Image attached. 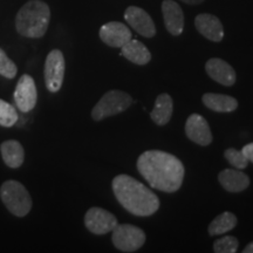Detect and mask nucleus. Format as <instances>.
Returning <instances> with one entry per match:
<instances>
[{"label": "nucleus", "mask_w": 253, "mask_h": 253, "mask_svg": "<svg viewBox=\"0 0 253 253\" xmlns=\"http://www.w3.org/2000/svg\"><path fill=\"white\" fill-rule=\"evenodd\" d=\"M137 170L151 188L164 192H176L184 179L183 163L166 151H145L138 157Z\"/></svg>", "instance_id": "obj_1"}, {"label": "nucleus", "mask_w": 253, "mask_h": 253, "mask_svg": "<svg viewBox=\"0 0 253 253\" xmlns=\"http://www.w3.org/2000/svg\"><path fill=\"white\" fill-rule=\"evenodd\" d=\"M112 184L114 195L119 203L135 216H151L160 208V199L157 196L143 183L130 176H116Z\"/></svg>", "instance_id": "obj_2"}, {"label": "nucleus", "mask_w": 253, "mask_h": 253, "mask_svg": "<svg viewBox=\"0 0 253 253\" xmlns=\"http://www.w3.org/2000/svg\"><path fill=\"white\" fill-rule=\"evenodd\" d=\"M50 20V9L41 0H31L19 9L15 27L21 36L41 38L45 36Z\"/></svg>", "instance_id": "obj_3"}, {"label": "nucleus", "mask_w": 253, "mask_h": 253, "mask_svg": "<svg viewBox=\"0 0 253 253\" xmlns=\"http://www.w3.org/2000/svg\"><path fill=\"white\" fill-rule=\"evenodd\" d=\"M2 203L11 213L24 217L32 209V198L26 188L17 181H6L0 188Z\"/></svg>", "instance_id": "obj_4"}, {"label": "nucleus", "mask_w": 253, "mask_h": 253, "mask_svg": "<svg viewBox=\"0 0 253 253\" xmlns=\"http://www.w3.org/2000/svg\"><path fill=\"white\" fill-rule=\"evenodd\" d=\"M132 104V97L122 90H109L101 97L91 110V118L95 121L110 118L125 112Z\"/></svg>", "instance_id": "obj_5"}, {"label": "nucleus", "mask_w": 253, "mask_h": 253, "mask_svg": "<svg viewBox=\"0 0 253 253\" xmlns=\"http://www.w3.org/2000/svg\"><path fill=\"white\" fill-rule=\"evenodd\" d=\"M113 244L122 252H135L145 243V233L140 227L130 224L116 225L113 231Z\"/></svg>", "instance_id": "obj_6"}, {"label": "nucleus", "mask_w": 253, "mask_h": 253, "mask_svg": "<svg viewBox=\"0 0 253 253\" xmlns=\"http://www.w3.org/2000/svg\"><path fill=\"white\" fill-rule=\"evenodd\" d=\"M65 56L59 49H53L47 55L45 61V82L47 89L52 93H56L61 89L63 78H65Z\"/></svg>", "instance_id": "obj_7"}, {"label": "nucleus", "mask_w": 253, "mask_h": 253, "mask_svg": "<svg viewBox=\"0 0 253 253\" xmlns=\"http://www.w3.org/2000/svg\"><path fill=\"white\" fill-rule=\"evenodd\" d=\"M118 219L109 211L101 208H91L84 216V225L94 235H106L118 225Z\"/></svg>", "instance_id": "obj_8"}, {"label": "nucleus", "mask_w": 253, "mask_h": 253, "mask_svg": "<svg viewBox=\"0 0 253 253\" xmlns=\"http://www.w3.org/2000/svg\"><path fill=\"white\" fill-rule=\"evenodd\" d=\"M38 93L36 82L31 75L25 74L19 79L14 91V102L17 108L23 113H28L36 107Z\"/></svg>", "instance_id": "obj_9"}, {"label": "nucleus", "mask_w": 253, "mask_h": 253, "mask_svg": "<svg viewBox=\"0 0 253 253\" xmlns=\"http://www.w3.org/2000/svg\"><path fill=\"white\" fill-rule=\"evenodd\" d=\"M125 19L134 31L144 38H153L156 36V26L148 12L137 6H129L125 12Z\"/></svg>", "instance_id": "obj_10"}, {"label": "nucleus", "mask_w": 253, "mask_h": 253, "mask_svg": "<svg viewBox=\"0 0 253 253\" xmlns=\"http://www.w3.org/2000/svg\"><path fill=\"white\" fill-rule=\"evenodd\" d=\"M99 36L106 45L114 48H121L131 39V31L125 24L119 21H110L100 28Z\"/></svg>", "instance_id": "obj_11"}, {"label": "nucleus", "mask_w": 253, "mask_h": 253, "mask_svg": "<svg viewBox=\"0 0 253 253\" xmlns=\"http://www.w3.org/2000/svg\"><path fill=\"white\" fill-rule=\"evenodd\" d=\"M185 134L189 140L203 147L212 142V134H211L209 123L199 114H192L186 120Z\"/></svg>", "instance_id": "obj_12"}, {"label": "nucleus", "mask_w": 253, "mask_h": 253, "mask_svg": "<svg viewBox=\"0 0 253 253\" xmlns=\"http://www.w3.org/2000/svg\"><path fill=\"white\" fill-rule=\"evenodd\" d=\"M162 13L167 31L171 36H181L184 30V13L181 6L173 0H164L162 2Z\"/></svg>", "instance_id": "obj_13"}, {"label": "nucleus", "mask_w": 253, "mask_h": 253, "mask_svg": "<svg viewBox=\"0 0 253 253\" xmlns=\"http://www.w3.org/2000/svg\"><path fill=\"white\" fill-rule=\"evenodd\" d=\"M205 71L212 80L223 86L231 87L235 84L237 79L235 69L224 60L218 58L208 60L205 63Z\"/></svg>", "instance_id": "obj_14"}, {"label": "nucleus", "mask_w": 253, "mask_h": 253, "mask_svg": "<svg viewBox=\"0 0 253 253\" xmlns=\"http://www.w3.org/2000/svg\"><path fill=\"white\" fill-rule=\"evenodd\" d=\"M195 26L202 36L213 42H220L224 38L223 24L216 15L202 13L195 18Z\"/></svg>", "instance_id": "obj_15"}, {"label": "nucleus", "mask_w": 253, "mask_h": 253, "mask_svg": "<svg viewBox=\"0 0 253 253\" xmlns=\"http://www.w3.org/2000/svg\"><path fill=\"white\" fill-rule=\"evenodd\" d=\"M218 181L226 191L242 192L250 186V178L246 173L233 169H225L218 175Z\"/></svg>", "instance_id": "obj_16"}, {"label": "nucleus", "mask_w": 253, "mask_h": 253, "mask_svg": "<svg viewBox=\"0 0 253 253\" xmlns=\"http://www.w3.org/2000/svg\"><path fill=\"white\" fill-rule=\"evenodd\" d=\"M202 101L207 108L217 113H231L238 108V101L229 95L207 93L203 95Z\"/></svg>", "instance_id": "obj_17"}, {"label": "nucleus", "mask_w": 253, "mask_h": 253, "mask_svg": "<svg viewBox=\"0 0 253 253\" xmlns=\"http://www.w3.org/2000/svg\"><path fill=\"white\" fill-rule=\"evenodd\" d=\"M122 55L135 65H147L151 60V53L147 46L138 40L130 39L121 47Z\"/></svg>", "instance_id": "obj_18"}, {"label": "nucleus", "mask_w": 253, "mask_h": 253, "mask_svg": "<svg viewBox=\"0 0 253 253\" xmlns=\"http://www.w3.org/2000/svg\"><path fill=\"white\" fill-rule=\"evenodd\" d=\"M172 115V99L169 94L158 95L150 116L157 126H166Z\"/></svg>", "instance_id": "obj_19"}, {"label": "nucleus", "mask_w": 253, "mask_h": 253, "mask_svg": "<svg viewBox=\"0 0 253 253\" xmlns=\"http://www.w3.org/2000/svg\"><path fill=\"white\" fill-rule=\"evenodd\" d=\"M1 150V156L5 164L9 168H19L24 163L25 151L23 145L18 141L9 140L5 141L0 147Z\"/></svg>", "instance_id": "obj_20"}, {"label": "nucleus", "mask_w": 253, "mask_h": 253, "mask_svg": "<svg viewBox=\"0 0 253 253\" xmlns=\"http://www.w3.org/2000/svg\"><path fill=\"white\" fill-rule=\"evenodd\" d=\"M237 221L238 220H237L235 213L229 212V211L220 213L219 216L214 218V219L210 223V225H209V235H224V233L235 229L237 226Z\"/></svg>", "instance_id": "obj_21"}, {"label": "nucleus", "mask_w": 253, "mask_h": 253, "mask_svg": "<svg viewBox=\"0 0 253 253\" xmlns=\"http://www.w3.org/2000/svg\"><path fill=\"white\" fill-rule=\"evenodd\" d=\"M18 121V113L12 104L0 99V126H12Z\"/></svg>", "instance_id": "obj_22"}, {"label": "nucleus", "mask_w": 253, "mask_h": 253, "mask_svg": "<svg viewBox=\"0 0 253 253\" xmlns=\"http://www.w3.org/2000/svg\"><path fill=\"white\" fill-rule=\"evenodd\" d=\"M224 156L227 160L231 166L237 168V169L242 170L248 168L249 166V160L246 156L243 154L242 150H237L235 148H229L224 151Z\"/></svg>", "instance_id": "obj_23"}, {"label": "nucleus", "mask_w": 253, "mask_h": 253, "mask_svg": "<svg viewBox=\"0 0 253 253\" xmlns=\"http://www.w3.org/2000/svg\"><path fill=\"white\" fill-rule=\"evenodd\" d=\"M239 243L235 237L227 236L218 239L213 244V251L216 253H235L238 250Z\"/></svg>", "instance_id": "obj_24"}, {"label": "nucleus", "mask_w": 253, "mask_h": 253, "mask_svg": "<svg viewBox=\"0 0 253 253\" xmlns=\"http://www.w3.org/2000/svg\"><path fill=\"white\" fill-rule=\"evenodd\" d=\"M0 75L6 79H13L17 75V66L1 48H0Z\"/></svg>", "instance_id": "obj_25"}, {"label": "nucleus", "mask_w": 253, "mask_h": 253, "mask_svg": "<svg viewBox=\"0 0 253 253\" xmlns=\"http://www.w3.org/2000/svg\"><path fill=\"white\" fill-rule=\"evenodd\" d=\"M243 154L245 155L246 158L249 160V162H252L253 163V142L252 143H249L246 144L244 148H243Z\"/></svg>", "instance_id": "obj_26"}, {"label": "nucleus", "mask_w": 253, "mask_h": 253, "mask_svg": "<svg viewBox=\"0 0 253 253\" xmlns=\"http://www.w3.org/2000/svg\"><path fill=\"white\" fill-rule=\"evenodd\" d=\"M181 1L185 2L188 5H199L204 1V0H181Z\"/></svg>", "instance_id": "obj_27"}, {"label": "nucleus", "mask_w": 253, "mask_h": 253, "mask_svg": "<svg viewBox=\"0 0 253 253\" xmlns=\"http://www.w3.org/2000/svg\"><path fill=\"white\" fill-rule=\"evenodd\" d=\"M244 253H253V242L250 243L249 245H246V248L243 250Z\"/></svg>", "instance_id": "obj_28"}]
</instances>
